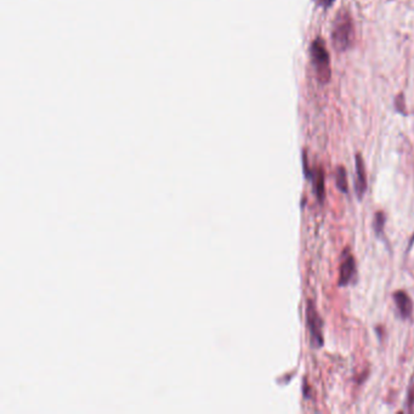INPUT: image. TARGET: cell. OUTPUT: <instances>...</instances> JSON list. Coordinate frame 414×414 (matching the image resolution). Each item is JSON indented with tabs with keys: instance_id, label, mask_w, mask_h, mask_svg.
I'll return each mask as SVG.
<instances>
[{
	"instance_id": "cell-7",
	"label": "cell",
	"mask_w": 414,
	"mask_h": 414,
	"mask_svg": "<svg viewBox=\"0 0 414 414\" xmlns=\"http://www.w3.org/2000/svg\"><path fill=\"white\" fill-rule=\"evenodd\" d=\"M314 183V191L315 194H316L317 199L320 200V203L323 202L325 199V193H326V188H325V173L321 168L316 169V170L313 171V177H311Z\"/></svg>"
},
{
	"instance_id": "cell-1",
	"label": "cell",
	"mask_w": 414,
	"mask_h": 414,
	"mask_svg": "<svg viewBox=\"0 0 414 414\" xmlns=\"http://www.w3.org/2000/svg\"><path fill=\"white\" fill-rule=\"evenodd\" d=\"M333 44L334 48L339 51H344L351 45L354 38V27H352L351 17L348 13L343 11L337 16L333 29Z\"/></svg>"
},
{
	"instance_id": "cell-3",
	"label": "cell",
	"mask_w": 414,
	"mask_h": 414,
	"mask_svg": "<svg viewBox=\"0 0 414 414\" xmlns=\"http://www.w3.org/2000/svg\"><path fill=\"white\" fill-rule=\"evenodd\" d=\"M306 323H307L314 348H321L323 345V322L311 300H308L307 307H306Z\"/></svg>"
},
{
	"instance_id": "cell-10",
	"label": "cell",
	"mask_w": 414,
	"mask_h": 414,
	"mask_svg": "<svg viewBox=\"0 0 414 414\" xmlns=\"http://www.w3.org/2000/svg\"><path fill=\"white\" fill-rule=\"evenodd\" d=\"M396 107H397V110L400 111L401 113L404 112V101L403 98H402V96H398L397 100H396Z\"/></svg>"
},
{
	"instance_id": "cell-4",
	"label": "cell",
	"mask_w": 414,
	"mask_h": 414,
	"mask_svg": "<svg viewBox=\"0 0 414 414\" xmlns=\"http://www.w3.org/2000/svg\"><path fill=\"white\" fill-rule=\"evenodd\" d=\"M355 273H356V264H355V259L352 255H350L346 252V256L344 258L340 266V278H339V285H348L350 282L354 279Z\"/></svg>"
},
{
	"instance_id": "cell-6",
	"label": "cell",
	"mask_w": 414,
	"mask_h": 414,
	"mask_svg": "<svg viewBox=\"0 0 414 414\" xmlns=\"http://www.w3.org/2000/svg\"><path fill=\"white\" fill-rule=\"evenodd\" d=\"M393 300H395L396 306H397V310H398V313H400L402 319L403 320L409 319V317L412 316L413 305L406 291H402V290L396 291V293L393 294Z\"/></svg>"
},
{
	"instance_id": "cell-11",
	"label": "cell",
	"mask_w": 414,
	"mask_h": 414,
	"mask_svg": "<svg viewBox=\"0 0 414 414\" xmlns=\"http://www.w3.org/2000/svg\"><path fill=\"white\" fill-rule=\"evenodd\" d=\"M316 2H317V4L321 5L322 8H329L333 5L334 0H316Z\"/></svg>"
},
{
	"instance_id": "cell-2",
	"label": "cell",
	"mask_w": 414,
	"mask_h": 414,
	"mask_svg": "<svg viewBox=\"0 0 414 414\" xmlns=\"http://www.w3.org/2000/svg\"><path fill=\"white\" fill-rule=\"evenodd\" d=\"M311 58L316 71L317 77L321 83H328L331 79V62H329V54L326 49L322 39H315L311 45Z\"/></svg>"
},
{
	"instance_id": "cell-5",
	"label": "cell",
	"mask_w": 414,
	"mask_h": 414,
	"mask_svg": "<svg viewBox=\"0 0 414 414\" xmlns=\"http://www.w3.org/2000/svg\"><path fill=\"white\" fill-rule=\"evenodd\" d=\"M355 189L358 199H362L367 191V176H366V168L361 154L356 156V182H355Z\"/></svg>"
},
{
	"instance_id": "cell-8",
	"label": "cell",
	"mask_w": 414,
	"mask_h": 414,
	"mask_svg": "<svg viewBox=\"0 0 414 414\" xmlns=\"http://www.w3.org/2000/svg\"><path fill=\"white\" fill-rule=\"evenodd\" d=\"M335 182H337V187L339 188L340 192L348 193V176H346V170L343 167H338L337 171H335Z\"/></svg>"
},
{
	"instance_id": "cell-9",
	"label": "cell",
	"mask_w": 414,
	"mask_h": 414,
	"mask_svg": "<svg viewBox=\"0 0 414 414\" xmlns=\"http://www.w3.org/2000/svg\"><path fill=\"white\" fill-rule=\"evenodd\" d=\"M386 217L383 212H377L374 215V223H373V227H374V232L377 233L378 237H380L384 232V227H385Z\"/></svg>"
}]
</instances>
